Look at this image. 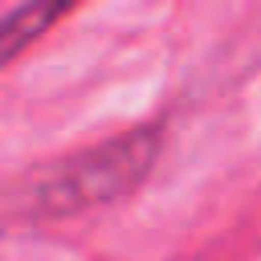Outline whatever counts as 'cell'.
<instances>
[{
	"label": "cell",
	"instance_id": "7a4b0ae2",
	"mask_svg": "<svg viewBox=\"0 0 261 261\" xmlns=\"http://www.w3.org/2000/svg\"><path fill=\"white\" fill-rule=\"evenodd\" d=\"M82 0H20L0 16V69L20 57L37 37H45L61 16H69Z\"/></svg>",
	"mask_w": 261,
	"mask_h": 261
},
{
	"label": "cell",
	"instance_id": "6da1fadb",
	"mask_svg": "<svg viewBox=\"0 0 261 261\" xmlns=\"http://www.w3.org/2000/svg\"><path fill=\"white\" fill-rule=\"evenodd\" d=\"M159 126H135L0 184V228L94 212L135 192L159 159Z\"/></svg>",
	"mask_w": 261,
	"mask_h": 261
}]
</instances>
